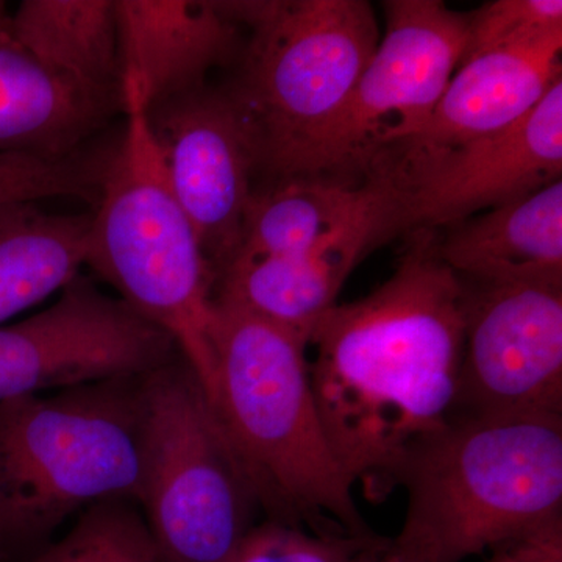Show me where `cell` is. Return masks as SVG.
<instances>
[{
	"mask_svg": "<svg viewBox=\"0 0 562 562\" xmlns=\"http://www.w3.org/2000/svg\"><path fill=\"white\" fill-rule=\"evenodd\" d=\"M438 232H412L397 271L368 297L331 306L310 331V379L336 460L353 480L386 476L454 416L464 294Z\"/></svg>",
	"mask_w": 562,
	"mask_h": 562,
	"instance_id": "1",
	"label": "cell"
},
{
	"mask_svg": "<svg viewBox=\"0 0 562 562\" xmlns=\"http://www.w3.org/2000/svg\"><path fill=\"white\" fill-rule=\"evenodd\" d=\"M306 344L302 333L214 299L211 405L269 520L369 535L317 412Z\"/></svg>",
	"mask_w": 562,
	"mask_h": 562,
	"instance_id": "2",
	"label": "cell"
},
{
	"mask_svg": "<svg viewBox=\"0 0 562 562\" xmlns=\"http://www.w3.org/2000/svg\"><path fill=\"white\" fill-rule=\"evenodd\" d=\"M401 535L432 562H461L562 530V416L454 414L402 458Z\"/></svg>",
	"mask_w": 562,
	"mask_h": 562,
	"instance_id": "3",
	"label": "cell"
},
{
	"mask_svg": "<svg viewBox=\"0 0 562 562\" xmlns=\"http://www.w3.org/2000/svg\"><path fill=\"white\" fill-rule=\"evenodd\" d=\"M140 376L0 402V561L36 552L99 503L136 505Z\"/></svg>",
	"mask_w": 562,
	"mask_h": 562,
	"instance_id": "4",
	"label": "cell"
},
{
	"mask_svg": "<svg viewBox=\"0 0 562 562\" xmlns=\"http://www.w3.org/2000/svg\"><path fill=\"white\" fill-rule=\"evenodd\" d=\"M125 128L92 210L87 266L144 319L168 333L213 391L214 276L166 172L146 106L121 81Z\"/></svg>",
	"mask_w": 562,
	"mask_h": 562,
	"instance_id": "5",
	"label": "cell"
},
{
	"mask_svg": "<svg viewBox=\"0 0 562 562\" xmlns=\"http://www.w3.org/2000/svg\"><path fill=\"white\" fill-rule=\"evenodd\" d=\"M243 31L235 102L257 155L260 184L280 180L303 144L341 109L380 43L364 0L217 2Z\"/></svg>",
	"mask_w": 562,
	"mask_h": 562,
	"instance_id": "6",
	"label": "cell"
},
{
	"mask_svg": "<svg viewBox=\"0 0 562 562\" xmlns=\"http://www.w3.org/2000/svg\"><path fill=\"white\" fill-rule=\"evenodd\" d=\"M136 506L158 562H222L262 512L205 387L181 355L140 376Z\"/></svg>",
	"mask_w": 562,
	"mask_h": 562,
	"instance_id": "7",
	"label": "cell"
},
{
	"mask_svg": "<svg viewBox=\"0 0 562 562\" xmlns=\"http://www.w3.org/2000/svg\"><path fill=\"white\" fill-rule=\"evenodd\" d=\"M384 11L386 32L349 98L303 144L280 180L324 177L360 184L384 151L430 120L468 46L469 16L441 0H390Z\"/></svg>",
	"mask_w": 562,
	"mask_h": 562,
	"instance_id": "8",
	"label": "cell"
},
{
	"mask_svg": "<svg viewBox=\"0 0 562 562\" xmlns=\"http://www.w3.org/2000/svg\"><path fill=\"white\" fill-rule=\"evenodd\" d=\"M397 202L398 232L449 228L519 201L562 173V80L522 121L442 147L395 146L380 160Z\"/></svg>",
	"mask_w": 562,
	"mask_h": 562,
	"instance_id": "9",
	"label": "cell"
},
{
	"mask_svg": "<svg viewBox=\"0 0 562 562\" xmlns=\"http://www.w3.org/2000/svg\"><path fill=\"white\" fill-rule=\"evenodd\" d=\"M464 294L454 414H562V281H475Z\"/></svg>",
	"mask_w": 562,
	"mask_h": 562,
	"instance_id": "10",
	"label": "cell"
},
{
	"mask_svg": "<svg viewBox=\"0 0 562 562\" xmlns=\"http://www.w3.org/2000/svg\"><path fill=\"white\" fill-rule=\"evenodd\" d=\"M177 357L168 333L80 273L49 308L0 327V402L144 375Z\"/></svg>",
	"mask_w": 562,
	"mask_h": 562,
	"instance_id": "11",
	"label": "cell"
},
{
	"mask_svg": "<svg viewBox=\"0 0 562 562\" xmlns=\"http://www.w3.org/2000/svg\"><path fill=\"white\" fill-rule=\"evenodd\" d=\"M169 183L187 213L214 286L241 247L257 188V155L246 122L224 87L190 92L147 110Z\"/></svg>",
	"mask_w": 562,
	"mask_h": 562,
	"instance_id": "12",
	"label": "cell"
},
{
	"mask_svg": "<svg viewBox=\"0 0 562 562\" xmlns=\"http://www.w3.org/2000/svg\"><path fill=\"white\" fill-rule=\"evenodd\" d=\"M369 192L360 209L299 255L271 260L235 262L214 288V299L241 306L262 319L308 338L358 262L397 235V202L382 165L369 172Z\"/></svg>",
	"mask_w": 562,
	"mask_h": 562,
	"instance_id": "13",
	"label": "cell"
},
{
	"mask_svg": "<svg viewBox=\"0 0 562 562\" xmlns=\"http://www.w3.org/2000/svg\"><path fill=\"white\" fill-rule=\"evenodd\" d=\"M116 20L121 81L146 110L202 90L243 47V29L217 2L116 0Z\"/></svg>",
	"mask_w": 562,
	"mask_h": 562,
	"instance_id": "14",
	"label": "cell"
},
{
	"mask_svg": "<svg viewBox=\"0 0 562 562\" xmlns=\"http://www.w3.org/2000/svg\"><path fill=\"white\" fill-rule=\"evenodd\" d=\"M561 54L562 31L461 61L430 120L402 146H454L512 127L562 80Z\"/></svg>",
	"mask_w": 562,
	"mask_h": 562,
	"instance_id": "15",
	"label": "cell"
},
{
	"mask_svg": "<svg viewBox=\"0 0 562 562\" xmlns=\"http://www.w3.org/2000/svg\"><path fill=\"white\" fill-rule=\"evenodd\" d=\"M438 235L439 258L475 281H562V180Z\"/></svg>",
	"mask_w": 562,
	"mask_h": 562,
	"instance_id": "16",
	"label": "cell"
},
{
	"mask_svg": "<svg viewBox=\"0 0 562 562\" xmlns=\"http://www.w3.org/2000/svg\"><path fill=\"white\" fill-rule=\"evenodd\" d=\"M122 106L77 90L0 31V155L63 158L83 149Z\"/></svg>",
	"mask_w": 562,
	"mask_h": 562,
	"instance_id": "17",
	"label": "cell"
},
{
	"mask_svg": "<svg viewBox=\"0 0 562 562\" xmlns=\"http://www.w3.org/2000/svg\"><path fill=\"white\" fill-rule=\"evenodd\" d=\"M10 33L54 76L122 106L114 0H24L10 16Z\"/></svg>",
	"mask_w": 562,
	"mask_h": 562,
	"instance_id": "18",
	"label": "cell"
},
{
	"mask_svg": "<svg viewBox=\"0 0 562 562\" xmlns=\"http://www.w3.org/2000/svg\"><path fill=\"white\" fill-rule=\"evenodd\" d=\"M91 217L50 213L40 202L0 205V327L80 276Z\"/></svg>",
	"mask_w": 562,
	"mask_h": 562,
	"instance_id": "19",
	"label": "cell"
},
{
	"mask_svg": "<svg viewBox=\"0 0 562 562\" xmlns=\"http://www.w3.org/2000/svg\"><path fill=\"white\" fill-rule=\"evenodd\" d=\"M369 184V177L360 184L324 177L258 184L247 206L241 247L232 265L292 257L312 249L360 209Z\"/></svg>",
	"mask_w": 562,
	"mask_h": 562,
	"instance_id": "20",
	"label": "cell"
},
{
	"mask_svg": "<svg viewBox=\"0 0 562 562\" xmlns=\"http://www.w3.org/2000/svg\"><path fill=\"white\" fill-rule=\"evenodd\" d=\"M138 506L113 501L91 506L57 541L16 562H158Z\"/></svg>",
	"mask_w": 562,
	"mask_h": 562,
	"instance_id": "21",
	"label": "cell"
},
{
	"mask_svg": "<svg viewBox=\"0 0 562 562\" xmlns=\"http://www.w3.org/2000/svg\"><path fill=\"white\" fill-rule=\"evenodd\" d=\"M110 150L81 149L63 158L31 154L0 155V205L41 202L47 199H80L92 210L101 198L103 173Z\"/></svg>",
	"mask_w": 562,
	"mask_h": 562,
	"instance_id": "22",
	"label": "cell"
},
{
	"mask_svg": "<svg viewBox=\"0 0 562 562\" xmlns=\"http://www.w3.org/2000/svg\"><path fill=\"white\" fill-rule=\"evenodd\" d=\"M375 536L314 532L268 519L255 525L222 562H351Z\"/></svg>",
	"mask_w": 562,
	"mask_h": 562,
	"instance_id": "23",
	"label": "cell"
},
{
	"mask_svg": "<svg viewBox=\"0 0 562 562\" xmlns=\"http://www.w3.org/2000/svg\"><path fill=\"white\" fill-rule=\"evenodd\" d=\"M468 16L469 41L461 61L562 31L561 0H497Z\"/></svg>",
	"mask_w": 562,
	"mask_h": 562,
	"instance_id": "24",
	"label": "cell"
},
{
	"mask_svg": "<svg viewBox=\"0 0 562 562\" xmlns=\"http://www.w3.org/2000/svg\"><path fill=\"white\" fill-rule=\"evenodd\" d=\"M505 562H562V530L495 550Z\"/></svg>",
	"mask_w": 562,
	"mask_h": 562,
	"instance_id": "25",
	"label": "cell"
},
{
	"mask_svg": "<svg viewBox=\"0 0 562 562\" xmlns=\"http://www.w3.org/2000/svg\"><path fill=\"white\" fill-rule=\"evenodd\" d=\"M351 562H432L422 550L402 538L376 535Z\"/></svg>",
	"mask_w": 562,
	"mask_h": 562,
	"instance_id": "26",
	"label": "cell"
},
{
	"mask_svg": "<svg viewBox=\"0 0 562 562\" xmlns=\"http://www.w3.org/2000/svg\"><path fill=\"white\" fill-rule=\"evenodd\" d=\"M10 16L11 13L9 9H7V3L0 2V31H7V29H10Z\"/></svg>",
	"mask_w": 562,
	"mask_h": 562,
	"instance_id": "27",
	"label": "cell"
},
{
	"mask_svg": "<svg viewBox=\"0 0 562 562\" xmlns=\"http://www.w3.org/2000/svg\"><path fill=\"white\" fill-rule=\"evenodd\" d=\"M491 562H505V560H503L501 552H495V558Z\"/></svg>",
	"mask_w": 562,
	"mask_h": 562,
	"instance_id": "28",
	"label": "cell"
}]
</instances>
